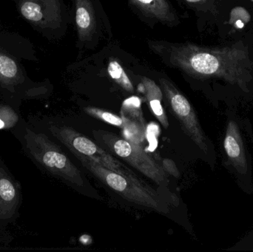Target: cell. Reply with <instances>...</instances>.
Segmentation results:
<instances>
[{"label": "cell", "mask_w": 253, "mask_h": 252, "mask_svg": "<svg viewBox=\"0 0 253 252\" xmlns=\"http://www.w3.org/2000/svg\"><path fill=\"white\" fill-rule=\"evenodd\" d=\"M249 12L243 7H236L231 10L230 15V23L237 29H242L251 21Z\"/></svg>", "instance_id": "cell-15"}, {"label": "cell", "mask_w": 253, "mask_h": 252, "mask_svg": "<svg viewBox=\"0 0 253 252\" xmlns=\"http://www.w3.org/2000/svg\"><path fill=\"white\" fill-rule=\"evenodd\" d=\"M75 156L82 165L101 183L129 202L161 214H166L169 212L168 204L163 198L141 179L120 174L92 158L80 155Z\"/></svg>", "instance_id": "cell-2"}, {"label": "cell", "mask_w": 253, "mask_h": 252, "mask_svg": "<svg viewBox=\"0 0 253 252\" xmlns=\"http://www.w3.org/2000/svg\"><path fill=\"white\" fill-rule=\"evenodd\" d=\"M160 83L171 112L181 123L184 133L199 149L207 153L208 146L206 136L191 104L169 81L162 78Z\"/></svg>", "instance_id": "cell-6"}, {"label": "cell", "mask_w": 253, "mask_h": 252, "mask_svg": "<svg viewBox=\"0 0 253 252\" xmlns=\"http://www.w3.org/2000/svg\"><path fill=\"white\" fill-rule=\"evenodd\" d=\"M85 111L89 115L99 118L102 121L108 123V124H112V125L123 127V128H126V129L130 127L129 121L126 119L125 117L122 118V117L118 116V115H115V114L111 113L110 112H106V111L98 109V108H86Z\"/></svg>", "instance_id": "cell-13"}, {"label": "cell", "mask_w": 253, "mask_h": 252, "mask_svg": "<svg viewBox=\"0 0 253 252\" xmlns=\"http://www.w3.org/2000/svg\"><path fill=\"white\" fill-rule=\"evenodd\" d=\"M134 4L151 16L164 21L172 19L170 7L166 0H132Z\"/></svg>", "instance_id": "cell-11"}, {"label": "cell", "mask_w": 253, "mask_h": 252, "mask_svg": "<svg viewBox=\"0 0 253 252\" xmlns=\"http://www.w3.org/2000/svg\"><path fill=\"white\" fill-rule=\"evenodd\" d=\"M141 86L152 112L164 128L169 127V121L162 105L163 95L160 87L150 78H143Z\"/></svg>", "instance_id": "cell-9"}, {"label": "cell", "mask_w": 253, "mask_h": 252, "mask_svg": "<svg viewBox=\"0 0 253 252\" xmlns=\"http://www.w3.org/2000/svg\"><path fill=\"white\" fill-rule=\"evenodd\" d=\"M162 168H163V170H165L167 174L168 173V175H170V176H173L175 178L179 177V172H178L175 163L171 161V160H164L163 164H162Z\"/></svg>", "instance_id": "cell-16"}, {"label": "cell", "mask_w": 253, "mask_h": 252, "mask_svg": "<svg viewBox=\"0 0 253 252\" xmlns=\"http://www.w3.org/2000/svg\"><path fill=\"white\" fill-rule=\"evenodd\" d=\"M20 201L17 183L0 167V219L13 217Z\"/></svg>", "instance_id": "cell-8"}, {"label": "cell", "mask_w": 253, "mask_h": 252, "mask_svg": "<svg viewBox=\"0 0 253 252\" xmlns=\"http://www.w3.org/2000/svg\"><path fill=\"white\" fill-rule=\"evenodd\" d=\"M93 136L104 149L124 160L156 184L165 186L169 183L168 174L162 167L145 152L139 144L102 130L93 131Z\"/></svg>", "instance_id": "cell-4"}, {"label": "cell", "mask_w": 253, "mask_h": 252, "mask_svg": "<svg viewBox=\"0 0 253 252\" xmlns=\"http://www.w3.org/2000/svg\"><path fill=\"white\" fill-rule=\"evenodd\" d=\"M50 133L74 155L92 158L109 170L129 177L139 179L133 172L120 162L111 153L88 138L66 126L51 125Z\"/></svg>", "instance_id": "cell-5"}, {"label": "cell", "mask_w": 253, "mask_h": 252, "mask_svg": "<svg viewBox=\"0 0 253 252\" xmlns=\"http://www.w3.org/2000/svg\"><path fill=\"white\" fill-rule=\"evenodd\" d=\"M24 139L27 152L40 167L79 190L87 188L80 169L47 136L27 129Z\"/></svg>", "instance_id": "cell-3"}, {"label": "cell", "mask_w": 253, "mask_h": 252, "mask_svg": "<svg viewBox=\"0 0 253 252\" xmlns=\"http://www.w3.org/2000/svg\"></svg>", "instance_id": "cell-18"}, {"label": "cell", "mask_w": 253, "mask_h": 252, "mask_svg": "<svg viewBox=\"0 0 253 252\" xmlns=\"http://www.w3.org/2000/svg\"><path fill=\"white\" fill-rule=\"evenodd\" d=\"M18 73L17 65L13 59L0 54V78L6 81L14 79Z\"/></svg>", "instance_id": "cell-14"}, {"label": "cell", "mask_w": 253, "mask_h": 252, "mask_svg": "<svg viewBox=\"0 0 253 252\" xmlns=\"http://www.w3.org/2000/svg\"><path fill=\"white\" fill-rule=\"evenodd\" d=\"M76 22L82 38L91 34L94 27V16L91 6L87 0H77L76 1Z\"/></svg>", "instance_id": "cell-10"}, {"label": "cell", "mask_w": 253, "mask_h": 252, "mask_svg": "<svg viewBox=\"0 0 253 252\" xmlns=\"http://www.w3.org/2000/svg\"><path fill=\"white\" fill-rule=\"evenodd\" d=\"M172 62L193 76L217 78L238 85L248 91L252 79L253 64L249 52L243 45L205 47L194 44L174 46Z\"/></svg>", "instance_id": "cell-1"}, {"label": "cell", "mask_w": 253, "mask_h": 252, "mask_svg": "<svg viewBox=\"0 0 253 252\" xmlns=\"http://www.w3.org/2000/svg\"><path fill=\"white\" fill-rule=\"evenodd\" d=\"M224 149L229 161L241 174H246L248 170L245 146L238 124L235 121L228 123L224 141Z\"/></svg>", "instance_id": "cell-7"}, {"label": "cell", "mask_w": 253, "mask_h": 252, "mask_svg": "<svg viewBox=\"0 0 253 252\" xmlns=\"http://www.w3.org/2000/svg\"><path fill=\"white\" fill-rule=\"evenodd\" d=\"M186 1H188L190 3H199L202 2L204 0H186Z\"/></svg>", "instance_id": "cell-17"}, {"label": "cell", "mask_w": 253, "mask_h": 252, "mask_svg": "<svg viewBox=\"0 0 253 252\" xmlns=\"http://www.w3.org/2000/svg\"><path fill=\"white\" fill-rule=\"evenodd\" d=\"M108 72L111 78L115 80L116 82L120 84L124 90L128 93H133L134 88L132 82L118 62L115 60L111 61L108 64Z\"/></svg>", "instance_id": "cell-12"}]
</instances>
